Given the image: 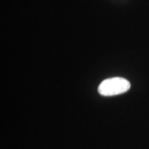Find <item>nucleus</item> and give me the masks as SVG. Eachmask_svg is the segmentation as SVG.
<instances>
[{"label": "nucleus", "mask_w": 149, "mask_h": 149, "mask_svg": "<svg viewBox=\"0 0 149 149\" xmlns=\"http://www.w3.org/2000/svg\"><path fill=\"white\" fill-rule=\"evenodd\" d=\"M130 84L123 77H112L102 81L98 87V92L102 96H114L127 92Z\"/></svg>", "instance_id": "obj_1"}]
</instances>
